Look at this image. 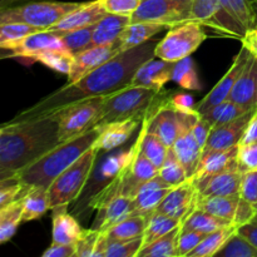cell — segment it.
<instances>
[{
	"instance_id": "cell-1",
	"label": "cell",
	"mask_w": 257,
	"mask_h": 257,
	"mask_svg": "<svg viewBox=\"0 0 257 257\" xmlns=\"http://www.w3.org/2000/svg\"><path fill=\"white\" fill-rule=\"evenodd\" d=\"M158 42V39H151L140 47L123 50L75 83H65L33 107L20 112L12 120L50 117L70 104L92 98L107 97L128 87L138 68L156 57L155 50Z\"/></svg>"
},
{
	"instance_id": "cell-2",
	"label": "cell",
	"mask_w": 257,
	"mask_h": 257,
	"mask_svg": "<svg viewBox=\"0 0 257 257\" xmlns=\"http://www.w3.org/2000/svg\"><path fill=\"white\" fill-rule=\"evenodd\" d=\"M60 143L54 115L10 120L0 130V177L14 176Z\"/></svg>"
},
{
	"instance_id": "cell-3",
	"label": "cell",
	"mask_w": 257,
	"mask_h": 257,
	"mask_svg": "<svg viewBox=\"0 0 257 257\" xmlns=\"http://www.w3.org/2000/svg\"><path fill=\"white\" fill-rule=\"evenodd\" d=\"M100 132L102 127L95 125L83 135L59 143L27 167L18 171L10 178L19 181L27 188L35 186L48 188L60 173L64 172L80 156L94 146Z\"/></svg>"
},
{
	"instance_id": "cell-4",
	"label": "cell",
	"mask_w": 257,
	"mask_h": 257,
	"mask_svg": "<svg viewBox=\"0 0 257 257\" xmlns=\"http://www.w3.org/2000/svg\"><path fill=\"white\" fill-rule=\"evenodd\" d=\"M170 93L146 87H128L107 95L103 102L102 118L97 125L122 122L127 119L143 120L161 105Z\"/></svg>"
},
{
	"instance_id": "cell-5",
	"label": "cell",
	"mask_w": 257,
	"mask_h": 257,
	"mask_svg": "<svg viewBox=\"0 0 257 257\" xmlns=\"http://www.w3.org/2000/svg\"><path fill=\"white\" fill-rule=\"evenodd\" d=\"M99 153V148L94 143L92 148L53 181L52 185L48 187L50 210L69 205L80 195Z\"/></svg>"
},
{
	"instance_id": "cell-6",
	"label": "cell",
	"mask_w": 257,
	"mask_h": 257,
	"mask_svg": "<svg viewBox=\"0 0 257 257\" xmlns=\"http://www.w3.org/2000/svg\"><path fill=\"white\" fill-rule=\"evenodd\" d=\"M82 3L70 2H32L17 7L3 8L0 24L3 23H25L39 29L47 30L54 27L68 13L80 7Z\"/></svg>"
},
{
	"instance_id": "cell-7",
	"label": "cell",
	"mask_w": 257,
	"mask_h": 257,
	"mask_svg": "<svg viewBox=\"0 0 257 257\" xmlns=\"http://www.w3.org/2000/svg\"><path fill=\"white\" fill-rule=\"evenodd\" d=\"M207 39L203 25L193 20L170 28L156 47V58L176 63L190 57Z\"/></svg>"
},
{
	"instance_id": "cell-8",
	"label": "cell",
	"mask_w": 257,
	"mask_h": 257,
	"mask_svg": "<svg viewBox=\"0 0 257 257\" xmlns=\"http://www.w3.org/2000/svg\"><path fill=\"white\" fill-rule=\"evenodd\" d=\"M104 98L97 97L74 103L53 114L58 119L60 143L83 135L99 123Z\"/></svg>"
},
{
	"instance_id": "cell-9",
	"label": "cell",
	"mask_w": 257,
	"mask_h": 257,
	"mask_svg": "<svg viewBox=\"0 0 257 257\" xmlns=\"http://www.w3.org/2000/svg\"><path fill=\"white\" fill-rule=\"evenodd\" d=\"M193 0H142L132 23L151 22L172 28L191 20Z\"/></svg>"
},
{
	"instance_id": "cell-10",
	"label": "cell",
	"mask_w": 257,
	"mask_h": 257,
	"mask_svg": "<svg viewBox=\"0 0 257 257\" xmlns=\"http://www.w3.org/2000/svg\"><path fill=\"white\" fill-rule=\"evenodd\" d=\"M191 20L238 40L247 35L245 28L225 9L221 0H193Z\"/></svg>"
},
{
	"instance_id": "cell-11",
	"label": "cell",
	"mask_w": 257,
	"mask_h": 257,
	"mask_svg": "<svg viewBox=\"0 0 257 257\" xmlns=\"http://www.w3.org/2000/svg\"><path fill=\"white\" fill-rule=\"evenodd\" d=\"M250 55L251 50L248 49L247 45H245L242 43L241 50L238 52V54L236 55L235 60H233L232 65H231L230 69L227 70V73H226L222 77V79H220V82L211 89V92L208 93L201 102H198L197 104H196V110H197L198 113L205 112V110L210 109L213 105L230 99L231 92H232L233 87H235L236 82H237L238 77H240L241 72H242L246 63H247Z\"/></svg>"
},
{
	"instance_id": "cell-12",
	"label": "cell",
	"mask_w": 257,
	"mask_h": 257,
	"mask_svg": "<svg viewBox=\"0 0 257 257\" xmlns=\"http://www.w3.org/2000/svg\"><path fill=\"white\" fill-rule=\"evenodd\" d=\"M123 52L120 47L119 40L109 45H98V47H92L79 54L74 55L72 68L68 73L67 83L72 84L87 75L92 70L97 69L98 67L107 63L108 60L112 59L117 54Z\"/></svg>"
},
{
	"instance_id": "cell-13",
	"label": "cell",
	"mask_w": 257,
	"mask_h": 257,
	"mask_svg": "<svg viewBox=\"0 0 257 257\" xmlns=\"http://www.w3.org/2000/svg\"><path fill=\"white\" fill-rule=\"evenodd\" d=\"M198 191L192 178L176 186L157 207V212L183 221L197 205Z\"/></svg>"
},
{
	"instance_id": "cell-14",
	"label": "cell",
	"mask_w": 257,
	"mask_h": 257,
	"mask_svg": "<svg viewBox=\"0 0 257 257\" xmlns=\"http://www.w3.org/2000/svg\"><path fill=\"white\" fill-rule=\"evenodd\" d=\"M256 110L257 107L250 109L241 117L233 119L232 122L226 123L221 127L212 128L210 136H208L207 142L203 147L202 156L206 155V153L213 152V151L228 150V148L236 147V146L240 145L243 133H245L246 128H247L248 123H250L251 118L253 117Z\"/></svg>"
},
{
	"instance_id": "cell-15",
	"label": "cell",
	"mask_w": 257,
	"mask_h": 257,
	"mask_svg": "<svg viewBox=\"0 0 257 257\" xmlns=\"http://www.w3.org/2000/svg\"><path fill=\"white\" fill-rule=\"evenodd\" d=\"M50 49L68 50L60 37V32H55L52 29L39 30L25 37L8 50H9V57L12 55V58L33 60V58L37 54Z\"/></svg>"
},
{
	"instance_id": "cell-16",
	"label": "cell",
	"mask_w": 257,
	"mask_h": 257,
	"mask_svg": "<svg viewBox=\"0 0 257 257\" xmlns=\"http://www.w3.org/2000/svg\"><path fill=\"white\" fill-rule=\"evenodd\" d=\"M175 63L167 62L157 58L143 63L136 72L131 85L133 87H146L152 89H163L170 80H172V73Z\"/></svg>"
},
{
	"instance_id": "cell-17",
	"label": "cell",
	"mask_w": 257,
	"mask_h": 257,
	"mask_svg": "<svg viewBox=\"0 0 257 257\" xmlns=\"http://www.w3.org/2000/svg\"><path fill=\"white\" fill-rule=\"evenodd\" d=\"M238 146L223 151H213L201 157L197 171L192 177L195 185L218 173L231 170H238L237 163Z\"/></svg>"
},
{
	"instance_id": "cell-18",
	"label": "cell",
	"mask_w": 257,
	"mask_h": 257,
	"mask_svg": "<svg viewBox=\"0 0 257 257\" xmlns=\"http://www.w3.org/2000/svg\"><path fill=\"white\" fill-rule=\"evenodd\" d=\"M107 10L103 7L100 0H94V2L82 3L80 7L77 9L68 13L63 19H60L54 27L50 29L55 32H69V30L82 29V28L92 27L95 25L104 15H107Z\"/></svg>"
},
{
	"instance_id": "cell-19",
	"label": "cell",
	"mask_w": 257,
	"mask_h": 257,
	"mask_svg": "<svg viewBox=\"0 0 257 257\" xmlns=\"http://www.w3.org/2000/svg\"><path fill=\"white\" fill-rule=\"evenodd\" d=\"M172 186L166 183L160 176L147 181L141 186L135 196V210L132 216H150L157 210L166 196L172 190Z\"/></svg>"
},
{
	"instance_id": "cell-20",
	"label": "cell",
	"mask_w": 257,
	"mask_h": 257,
	"mask_svg": "<svg viewBox=\"0 0 257 257\" xmlns=\"http://www.w3.org/2000/svg\"><path fill=\"white\" fill-rule=\"evenodd\" d=\"M230 99L247 109L257 107V57L252 52L231 92Z\"/></svg>"
},
{
	"instance_id": "cell-21",
	"label": "cell",
	"mask_w": 257,
	"mask_h": 257,
	"mask_svg": "<svg viewBox=\"0 0 257 257\" xmlns=\"http://www.w3.org/2000/svg\"><path fill=\"white\" fill-rule=\"evenodd\" d=\"M242 172L231 170L218 173L196 185L200 196H222V197H240Z\"/></svg>"
},
{
	"instance_id": "cell-22",
	"label": "cell",
	"mask_w": 257,
	"mask_h": 257,
	"mask_svg": "<svg viewBox=\"0 0 257 257\" xmlns=\"http://www.w3.org/2000/svg\"><path fill=\"white\" fill-rule=\"evenodd\" d=\"M141 123V119H127L103 125L95 146L99 148L100 152H109L114 148L120 147L130 140L132 133L137 130Z\"/></svg>"
},
{
	"instance_id": "cell-23",
	"label": "cell",
	"mask_w": 257,
	"mask_h": 257,
	"mask_svg": "<svg viewBox=\"0 0 257 257\" xmlns=\"http://www.w3.org/2000/svg\"><path fill=\"white\" fill-rule=\"evenodd\" d=\"M172 148L180 162L185 167L188 178H192L200 165L203 150L193 137L191 130L182 131L173 143Z\"/></svg>"
},
{
	"instance_id": "cell-24",
	"label": "cell",
	"mask_w": 257,
	"mask_h": 257,
	"mask_svg": "<svg viewBox=\"0 0 257 257\" xmlns=\"http://www.w3.org/2000/svg\"><path fill=\"white\" fill-rule=\"evenodd\" d=\"M131 23H132V17L108 13L94 25L93 47L109 45L118 42L122 33Z\"/></svg>"
},
{
	"instance_id": "cell-25",
	"label": "cell",
	"mask_w": 257,
	"mask_h": 257,
	"mask_svg": "<svg viewBox=\"0 0 257 257\" xmlns=\"http://www.w3.org/2000/svg\"><path fill=\"white\" fill-rule=\"evenodd\" d=\"M67 206L53 208V232L52 242L75 245L83 228L70 213L65 211Z\"/></svg>"
},
{
	"instance_id": "cell-26",
	"label": "cell",
	"mask_w": 257,
	"mask_h": 257,
	"mask_svg": "<svg viewBox=\"0 0 257 257\" xmlns=\"http://www.w3.org/2000/svg\"><path fill=\"white\" fill-rule=\"evenodd\" d=\"M167 25L158 24V23L151 22H137L131 23L119 38L122 50L132 49V48L140 47L145 44L148 40L153 39L157 34L168 30Z\"/></svg>"
},
{
	"instance_id": "cell-27",
	"label": "cell",
	"mask_w": 257,
	"mask_h": 257,
	"mask_svg": "<svg viewBox=\"0 0 257 257\" xmlns=\"http://www.w3.org/2000/svg\"><path fill=\"white\" fill-rule=\"evenodd\" d=\"M147 221V216H130V217L124 218L120 222L115 223L114 226L108 228L104 232H100V237L98 243L141 237L145 233Z\"/></svg>"
},
{
	"instance_id": "cell-28",
	"label": "cell",
	"mask_w": 257,
	"mask_h": 257,
	"mask_svg": "<svg viewBox=\"0 0 257 257\" xmlns=\"http://www.w3.org/2000/svg\"><path fill=\"white\" fill-rule=\"evenodd\" d=\"M240 197H222V196H200L196 207L233 223Z\"/></svg>"
},
{
	"instance_id": "cell-29",
	"label": "cell",
	"mask_w": 257,
	"mask_h": 257,
	"mask_svg": "<svg viewBox=\"0 0 257 257\" xmlns=\"http://www.w3.org/2000/svg\"><path fill=\"white\" fill-rule=\"evenodd\" d=\"M24 212H23V222L38 220L42 217L49 207L48 200V188L35 186V187L27 188L24 195L22 196Z\"/></svg>"
},
{
	"instance_id": "cell-30",
	"label": "cell",
	"mask_w": 257,
	"mask_h": 257,
	"mask_svg": "<svg viewBox=\"0 0 257 257\" xmlns=\"http://www.w3.org/2000/svg\"><path fill=\"white\" fill-rule=\"evenodd\" d=\"M232 225V222L216 217L201 208L196 207L181 223V231H198L202 233H211L216 230Z\"/></svg>"
},
{
	"instance_id": "cell-31",
	"label": "cell",
	"mask_w": 257,
	"mask_h": 257,
	"mask_svg": "<svg viewBox=\"0 0 257 257\" xmlns=\"http://www.w3.org/2000/svg\"><path fill=\"white\" fill-rule=\"evenodd\" d=\"M248 110L250 109L242 107V105H238L237 103L232 102L231 99H227L225 102L213 105L210 109L205 110L200 114L203 119H206L212 125V128H217L226 124V123L232 122L233 119L241 117Z\"/></svg>"
},
{
	"instance_id": "cell-32",
	"label": "cell",
	"mask_w": 257,
	"mask_h": 257,
	"mask_svg": "<svg viewBox=\"0 0 257 257\" xmlns=\"http://www.w3.org/2000/svg\"><path fill=\"white\" fill-rule=\"evenodd\" d=\"M237 231V226L235 223L228 225L226 227L216 230L213 232L207 233L202 241L198 243L195 250L191 251L187 257H212L217 253V251L225 245L226 241Z\"/></svg>"
},
{
	"instance_id": "cell-33",
	"label": "cell",
	"mask_w": 257,
	"mask_h": 257,
	"mask_svg": "<svg viewBox=\"0 0 257 257\" xmlns=\"http://www.w3.org/2000/svg\"><path fill=\"white\" fill-rule=\"evenodd\" d=\"M23 212L24 206L22 197L0 208V242H8L15 235L18 227L23 222Z\"/></svg>"
},
{
	"instance_id": "cell-34",
	"label": "cell",
	"mask_w": 257,
	"mask_h": 257,
	"mask_svg": "<svg viewBox=\"0 0 257 257\" xmlns=\"http://www.w3.org/2000/svg\"><path fill=\"white\" fill-rule=\"evenodd\" d=\"M138 140H140L141 152L151 162L155 163L158 168H161V166L165 162L166 156H167L168 148L170 147L162 140H160L157 136L148 132L147 127H146V124L143 122L142 125H141V132L138 135Z\"/></svg>"
},
{
	"instance_id": "cell-35",
	"label": "cell",
	"mask_w": 257,
	"mask_h": 257,
	"mask_svg": "<svg viewBox=\"0 0 257 257\" xmlns=\"http://www.w3.org/2000/svg\"><path fill=\"white\" fill-rule=\"evenodd\" d=\"M143 236L130 240L109 241L98 243L93 257H137L142 248Z\"/></svg>"
},
{
	"instance_id": "cell-36",
	"label": "cell",
	"mask_w": 257,
	"mask_h": 257,
	"mask_svg": "<svg viewBox=\"0 0 257 257\" xmlns=\"http://www.w3.org/2000/svg\"><path fill=\"white\" fill-rule=\"evenodd\" d=\"M221 3L246 32L257 28V0H221Z\"/></svg>"
},
{
	"instance_id": "cell-37",
	"label": "cell",
	"mask_w": 257,
	"mask_h": 257,
	"mask_svg": "<svg viewBox=\"0 0 257 257\" xmlns=\"http://www.w3.org/2000/svg\"><path fill=\"white\" fill-rule=\"evenodd\" d=\"M181 223H182L181 220L170 217V216L163 215V213L155 211V212L148 216L147 226H146L145 233H143L142 247L150 245L151 242L160 238L161 236L168 233L173 228L180 226Z\"/></svg>"
},
{
	"instance_id": "cell-38",
	"label": "cell",
	"mask_w": 257,
	"mask_h": 257,
	"mask_svg": "<svg viewBox=\"0 0 257 257\" xmlns=\"http://www.w3.org/2000/svg\"><path fill=\"white\" fill-rule=\"evenodd\" d=\"M181 225L140 250L137 257H177L176 246Z\"/></svg>"
},
{
	"instance_id": "cell-39",
	"label": "cell",
	"mask_w": 257,
	"mask_h": 257,
	"mask_svg": "<svg viewBox=\"0 0 257 257\" xmlns=\"http://www.w3.org/2000/svg\"><path fill=\"white\" fill-rule=\"evenodd\" d=\"M172 80L182 88L191 90H200L201 82L196 70L195 62L191 57L181 59L175 63L172 73Z\"/></svg>"
},
{
	"instance_id": "cell-40",
	"label": "cell",
	"mask_w": 257,
	"mask_h": 257,
	"mask_svg": "<svg viewBox=\"0 0 257 257\" xmlns=\"http://www.w3.org/2000/svg\"><path fill=\"white\" fill-rule=\"evenodd\" d=\"M158 176L172 187H176V186L181 185L188 180L187 172L177 158L172 147L168 148L167 156H166L163 165L161 166Z\"/></svg>"
},
{
	"instance_id": "cell-41",
	"label": "cell",
	"mask_w": 257,
	"mask_h": 257,
	"mask_svg": "<svg viewBox=\"0 0 257 257\" xmlns=\"http://www.w3.org/2000/svg\"><path fill=\"white\" fill-rule=\"evenodd\" d=\"M39 30L43 29L25 24V23H3L0 24V47L4 50L10 49L13 45L24 39L25 37L39 32Z\"/></svg>"
},
{
	"instance_id": "cell-42",
	"label": "cell",
	"mask_w": 257,
	"mask_h": 257,
	"mask_svg": "<svg viewBox=\"0 0 257 257\" xmlns=\"http://www.w3.org/2000/svg\"><path fill=\"white\" fill-rule=\"evenodd\" d=\"M73 59H74V55L68 50L50 49L35 55L32 62H39L55 72L68 75L72 68Z\"/></svg>"
},
{
	"instance_id": "cell-43",
	"label": "cell",
	"mask_w": 257,
	"mask_h": 257,
	"mask_svg": "<svg viewBox=\"0 0 257 257\" xmlns=\"http://www.w3.org/2000/svg\"><path fill=\"white\" fill-rule=\"evenodd\" d=\"M93 32H94V25L82 28V29L63 32L60 33V37L65 48L73 55H77L93 47Z\"/></svg>"
},
{
	"instance_id": "cell-44",
	"label": "cell",
	"mask_w": 257,
	"mask_h": 257,
	"mask_svg": "<svg viewBox=\"0 0 257 257\" xmlns=\"http://www.w3.org/2000/svg\"><path fill=\"white\" fill-rule=\"evenodd\" d=\"M217 257H257V248L236 231L217 251Z\"/></svg>"
},
{
	"instance_id": "cell-45",
	"label": "cell",
	"mask_w": 257,
	"mask_h": 257,
	"mask_svg": "<svg viewBox=\"0 0 257 257\" xmlns=\"http://www.w3.org/2000/svg\"><path fill=\"white\" fill-rule=\"evenodd\" d=\"M100 237V231L97 228H83L79 238L75 242V256L74 257H93L98 241Z\"/></svg>"
},
{
	"instance_id": "cell-46",
	"label": "cell",
	"mask_w": 257,
	"mask_h": 257,
	"mask_svg": "<svg viewBox=\"0 0 257 257\" xmlns=\"http://www.w3.org/2000/svg\"><path fill=\"white\" fill-rule=\"evenodd\" d=\"M25 191H27V187H24L19 181L13 180V178L2 181L0 183V208L17 201L18 198L24 195Z\"/></svg>"
},
{
	"instance_id": "cell-47",
	"label": "cell",
	"mask_w": 257,
	"mask_h": 257,
	"mask_svg": "<svg viewBox=\"0 0 257 257\" xmlns=\"http://www.w3.org/2000/svg\"><path fill=\"white\" fill-rule=\"evenodd\" d=\"M205 236L206 233L198 232V231H181L177 237V246H176L177 257H187L191 251L197 247Z\"/></svg>"
},
{
	"instance_id": "cell-48",
	"label": "cell",
	"mask_w": 257,
	"mask_h": 257,
	"mask_svg": "<svg viewBox=\"0 0 257 257\" xmlns=\"http://www.w3.org/2000/svg\"><path fill=\"white\" fill-rule=\"evenodd\" d=\"M237 163L242 173L257 170V142L238 145Z\"/></svg>"
},
{
	"instance_id": "cell-49",
	"label": "cell",
	"mask_w": 257,
	"mask_h": 257,
	"mask_svg": "<svg viewBox=\"0 0 257 257\" xmlns=\"http://www.w3.org/2000/svg\"><path fill=\"white\" fill-rule=\"evenodd\" d=\"M240 198L255 206L257 210V170L242 173Z\"/></svg>"
},
{
	"instance_id": "cell-50",
	"label": "cell",
	"mask_w": 257,
	"mask_h": 257,
	"mask_svg": "<svg viewBox=\"0 0 257 257\" xmlns=\"http://www.w3.org/2000/svg\"><path fill=\"white\" fill-rule=\"evenodd\" d=\"M107 13L132 17L142 0H100Z\"/></svg>"
},
{
	"instance_id": "cell-51",
	"label": "cell",
	"mask_w": 257,
	"mask_h": 257,
	"mask_svg": "<svg viewBox=\"0 0 257 257\" xmlns=\"http://www.w3.org/2000/svg\"><path fill=\"white\" fill-rule=\"evenodd\" d=\"M167 102L171 107L180 110V112H197L192 95L186 94V93H170V95L167 98Z\"/></svg>"
},
{
	"instance_id": "cell-52",
	"label": "cell",
	"mask_w": 257,
	"mask_h": 257,
	"mask_svg": "<svg viewBox=\"0 0 257 257\" xmlns=\"http://www.w3.org/2000/svg\"><path fill=\"white\" fill-rule=\"evenodd\" d=\"M211 130H212V125H211L207 120L203 119V118L201 117V114L198 115V118L196 119V122L193 123L192 128H191V132H192L193 137L196 138L198 145L202 147V150L203 147H205L206 142H207Z\"/></svg>"
},
{
	"instance_id": "cell-53",
	"label": "cell",
	"mask_w": 257,
	"mask_h": 257,
	"mask_svg": "<svg viewBox=\"0 0 257 257\" xmlns=\"http://www.w3.org/2000/svg\"><path fill=\"white\" fill-rule=\"evenodd\" d=\"M256 213H257V210L255 206H252L251 203H248L247 201L240 198V202H238L237 210H236L233 223L238 227V226L243 225V223L247 222L248 220H251Z\"/></svg>"
},
{
	"instance_id": "cell-54",
	"label": "cell",
	"mask_w": 257,
	"mask_h": 257,
	"mask_svg": "<svg viewBox=\"0 0 257 257\" xmlns=\"http://www.w3.org/2000/svg\"><path fill=\"white\" fill-rule=\"evenodd\" d=\"M75 245L52 242L49 247L43 252V257H74Z\"/></svg>"
},
{
	"instance_id": "cell-55",
	"label": "cell",
	"mask_w": 257,
	"mask_h": 257,
	"mask_svg": "<svg viewBox=\"0 0 257 257\" xmlns=\"http://www.w3.org/2000/svg\"><path fill=\"white\" fill-rule=\"evenodd\" d=\"M237 232L257 248V213L247 222L238 226Z\"/></svg>"
},
{
	"instance_id": "cell-56",
	"label": "cell",
	"mask_w": 257,
	"mask_h": 257,
	"mask_svg": "<svg viewBox=\"0 0 257 257\" xmlns=\"http://www.w3.org/2000/svg\"><path fill=\"white\" fill-rule=\"evenodd\" d=\"M257 142V110L251 118L250 123H248L247 128H246L245 133L242 136L240 145H247V143H255Z\"/></svg>"
},
{
	"instance_id": "cell-57",
	"label": "cell",
	"mask_w": 257,
	"mask_h": 257,
	"mask_svg": "<svg viewBox=\"0 0 257 257\" xmlns=\"http://www.w3.org/2000/svg\"><path fill=\"white\" fill-rule=\"evenodd\" d=\"M241 43H243L245 45H247L248 49H250L251 52H252L253 54L257 57V40L252 39V38H250V37H245L242 40H241Z\"/></svg>"
},
{
	"instance_id": "cell-58",
	"label": "cell",
	"mask_w": 257,
	"mask_h": 257,
	"mask_svg": "<svg viewBox=\"0 0 257 257\" xmlns=\"http://www.w3.org/2000/svg\"><path fill=\"white\" fill-rule=\"evenodd\" d=\"M246 37H250V38H252V39L257 40V28H255V29H252V30H250V32L247 33V35H246Z\"/></svg>"
},
{
	"instance_id": "cell-59",
	"label": "cell",
	"mask_w": 257,
	"mask_h": 257,
	"mask_svg": "<svg viewBox=\"0 0 257 257\" xmlns=\"http://www.w3.org/2000/svg\"><path fill=\"white\" fill-rule=\"evenodd\" d=\"M256 13H257V3H256Z\"/></svg>"
}]
</instances>
